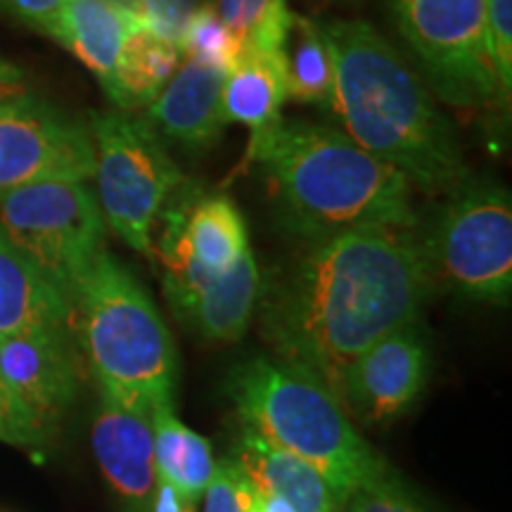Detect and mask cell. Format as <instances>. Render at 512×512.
I'll return each mask as SVG.
<instances>
[{"mask_svg": "<svg viewBox=\"0 0 512 512\" xmlns=\"http://www.w3.org/2000/svg\"><path fill=\"white\" fill-rule=\"evenodd\" d=\"M0 98H3V95H0Z\"/></svg>", "mask_w": 512, "mask_h": 512, "instance_id": "836d02e7", "label": "cell"}, {"mask_svg": "<svg viewBox=\"0 0 512 512\" xmlns=\"http://www.w3.org/2000/svg\"><path fill=\"white\" fill-rule=\"evenodd\" d=\"M138 27L143 19L119 0H64L60 43L107 88L126 38Z\"/></svg>", "mask_w": 512, "mask_h": 512, "instance_id": "d6986e66", "label": "cell"}, {"mask_svg": "<svg viewBox=\"0 0 512 512\" xmlns=\"http://www.w3.org/2000/svg\"><path fill=\"white\" fill-rule=\"evenodd\" d=\"M287 100L283 53H240L223 83V117L266 131L278 124Z\"/></svg>", "mask_w": 512, "mask_h": 512, "instance_id": "44dd1931", "label": "cell"}, {"mask_svg": "<svg viewBox=\"0 0 512 512\" xmlns=\"http://www.w3.org/2000/svg\"><path fill=\"white\" fill-rule=\"evenodd\" d=\"M406 230H358L311 242L261 283V332L275 356L316 375L342 401L344 375L389 332L418 323L432 290Z\"/></svg>", "mask_w": 512, "mask_h": 512, "instance_id": "6da1fadb", "label": "cell"}, {"mask_svg": "<svg viewBox=\"0 0 512 512\" xmlns=\"http://www.w3.org/2000/svg\"><path fill=\"white\" fill-rule=\"evenodd\" d=\"M181 60L183 53L176 41L143 24L126 38L121 48L114 76L105 88L107 98L121 112L143 110L164 91Z\"/></svg>", "mask_w": 512, "mask_h": 512, "instance_id": "ffe728a7", "label": "cell"}, {"mask_svg": "<svg viewBox=\"0 0 512 512\" xmlns=\"http://www.w3.org/2000/svg\"><path fill=\"white\" fill-rule=\"evenodd\" d=\"M347 503L349 512H422L401 489L358 491Z\"/></svg>", "mask_w": 512, "mask_h": 512, "instance_id": "f546056e", "label": "cell"}, {"mask_svg": "<svg viewBox=\"0 0 512 512\" xmlns=\"http://www.w3.org/2000/svg\"><path fill=\"white\" fill-rule=\"evenodd\" d=\"M320 29L335 67L330 110L347 136L427 192L465 183L456 131L399 50L361 19H335Z\"/></svg>", "mask_w": 512, "mask_h": 512, "instance_id": "7a4b0ae2", "label": "cell"}, {"mask_svg": "<svg viewBox=\"0 0 512 512\" xmlns=\"http://www.w3.org/2000/svg\"><path fill=\"white\" fill-rule=\"evenodd\" d=\"M150 512H195L192 503L178 494V491L164 479H157L155 496H152V508Z\"/></svg>", "mask_w": 512, "mask_h": 512, "instance_id": "4dcf8cb0", "label": "cell"}, {"mask_svg": "<svg viewBox=\"0 0 512 512\" xmlns=\"http://www.w3.org/2000/svg\"><path fill=\"white\" fill-rule=\"evenodd\" d=\"M214 8L240 53H283L294 17L287 0H216Z\"/></svg>", "mask_w": 512, "mask_h": 512, "instance_id": "cb8c5ba5", "label": "cell"}, {"mask_svg": "<svg viewBox=\"0 0 512 512\" xmlns=\"http://www.w3.org/2000/svg\"><path fill=\"white\" fill-rule=\"evenodd\" d=\"M434 93L463 110L503 105L491 62L486 0H389Z\"/></svg>", "mask_w": 512, "mask_h": 512, "instance_id": "9c48e42d", "label": "cell"}, {"mask_svg": "<svg viewBox=\"0 0 512 512\" xmlns=\"http://www.w3.org/2000/svg\"><path fill=\"white\" fill-rule=\"evenodd\" d=\"M230 456L238 460L261 494L283 496L297 512H337L344 505L335 486L318 467L268 444L249 427H242Z\"/></svg>", "mask_w": 512, "mask_h": 512, "instance_id": "e0dca14e", "label": "cell"}, {"mask_svg": "<svg viewBox=\"0 0 512 512\" xmlns=\"http://www.w3.org/2000/svg\"><path fill=\"white\" fill-rule=\"evenodd\" d=\"M0 233L38 266L64 297L105 252V216L76 181H43L0 192Z\"/></svg>", "mask_w": 512, "mask_h": 512, "instance_id": "ba28073f", "label": "cell"}, {"mask_svg": "<svg viewBox=\"0 0 512 512\" xmlns=\"http://www.w3.org/2000/svg\"><path fill=\"white\" fill-rule=\"evenodd\" d=\"M152 437L157 479L169 482L188 503L200 501L216 467L209 441L176 418L174 401L152 408Z\"/></svg>", "mask_w": 512, "mask_h": 512, "instance_id": "7402d4cb", "label": "cell"}, {"mask_svg": "<svg viewBox=\"0 0 512 512\" xmlns=\"http://www.w3.org/2000/svg\"><path fill=\"white\" fill-rule=\"evenodd\" d=\"M0 382H3V380H0Z\"/></svg>", "mask_w": 512, "mask_h": 512, "instance_id": "e575fe53", "label": "cell"}, {"mask_svg": "<svg viewBox=\"0 0 512 512\" xmlns=\"http://www.w3.org/2000/svg\"><path fill=\"white\" fill-rule=\"evenodd\" d=\"M183 57L211 64L228 72L240 55V46L230 34L214 3H200L178 38Z\"/></svg>", "mask_w": 512, "mask_h": 512, "instance_id": "d4e9b609", "label": "cell"}, {"mask_svg": "<svg viewBox=\"0 0 512 512\" xmlns=\"http://www.w3.org/2000/svg\"><path fill=\"white\" fill-rule=\"evenodd\" d=\"M64 0H0V12L60 41Z\"/></svg>", "mask_w": 512, "mask_h": 512, "instance_id": "f1b7e54d", "label": "cell"}, {"mask_svg": "<svg viewBox=\"0 0 512 512\" xmlns=\"http://www.w3.org/2000/svg\"><path fill=\"white\" fill-rule=\"evenodd\" d=\"M67 297L0 233V339L36 330H67Z\"/></svg>", "mask_w": 512, "mask_h": 512, "instance_id": "ac0fdd59", "label": "cell"}, {"mask_svg": "<svg viewBox=\"0 0 512 512\" xmlns=\"http://www.w3.org/2000/svg\"><path fill=\"white\" fill-rule=\"evenodd\" d=\"M226 392L242 427L318 467L344 503L358 491L401 489L335 394L297 363L254 356L228 375Z\"/></svg>", "mask_w": 512, "mask_h": 512, "instance_id": "277c9868", "label": "cell"}, {"mask_svg": "<svg viewBox=\"0 0 512 512\" xmlns=\"http://www.w3.org/2000/svg\"><path fill=\"white\" fill-rule=\"evenodd\" d=\"M287 98L320 105L330 110L335 91V67L325 41L323 29L316 19L294 15L283 46Z\"/></svg>", "mask_w": 512, "mask_h": 512, "instance_id": "603a6c76", "label": "cell"}, {"mask_svg": "<svg viewBox=\"0 0 512 512\" xmlns=\"http://www.w3.org/2000/svg\"><path fill=\"white\" fill-rule=\"evenodd\" d=\"M100 211L128 247L152 259V230L183 174L150 126L126 112H93Z\"/></svg>", "mask_w": 512, "mask_h": 512, "instance_id": "52a82bcc", "label": "cell"}, {"mask_svg": "<svg viewBox=\"0 0 512 512\" xmlns=\"http://www.w3.org/2000/svg\"><path fill=\"white\" fill-rule=\"evenodd\" d=\"M91 441L114 494L131 512H150L157 489L152 413L100 394Z\"/></svg>", "mask_w": 512, "mask_h": 512, "instance_id": "9a60e30c", "label": "cell"}, {"mask_svg": "<svg viewBox=\"0 0 512 512\" xmlns=\"http://www.w3.org/2000/svg\"><path fill=\"white\" fill-rule=\"evenodd\" d=\"M69 306L100 394L150 413L174 401V337L150 294L107 249L74 287Z\"/></svg>", "mask_w": 512, "mask_h": 512, "instance_id": "5b68a950", "label": "cell"}, {"mask_svg": "<svg viewBox=\"0 0 512 512\" xmlns=\"http://www.w3.org/2000/svg\"><path fill=\"white\" fill-rule=\"evenodd\" d=\"M427 380V349L418 323L377 339L344 375L342 403L366 422L399 418L418 399Z\"/></svg>", "mask_w": 512, "mask_h": 512, "instance_id": "5bb4252c", "label": "cell"}, {"mask_svg": "<svg viewBox=\"0 0 512 512\" xmlns=\"http://www.w3.org/2000/svg\"><path fill=\"white\" fill-rule=\"evenodd\" d=\"M143 19L145 27L178 43L200 0H119Z\"/></svg>", "mask_w": 512, "mask_h": 512, "instance_id": "83f0119b", "label": "cell"}, {"mask_svg": "<svg viewBox=\"0 0 512 512\" xmlns=\"http://www.w3.org/2000/svg\"><path fill=\"white\" fill-rule=\"evenodd\" d=\"M164 233L159 240L162 264H190L221 275L238 264L249 249L247 223L226 195H202L185 181L171 192L159 211Z\"/></svg>", "mask_w": 512, "mask_h": 512, "instance_id": "7c38bea8", "label": "cell"}, {"mask_svg": "<svg viewBox=\"0 0 512 512\" xmlns=\"http://www.w3.org/2000/svg\"><path fill=\"white\" fill-rule=\"evenodd\" d=\"M164 292L176 318L207 342H238L252 325L261 297L259 264L252 249L221 275L190 264H162Z\"/></svg>", "mask_w": 512, "mask_h": 512, "instance_id": "8fae6325", "label": "cell"}, {"mask_svg": "<svg viewBox=\"0 0 512 512\" xmlns=\"http://www.w3.org/2000/svg\"><path fill=\"white\" fill-rule=\"evenodd\" d=\"M432 283L460 297L505 304L512 290V202L501 185L460 183L425 245Z\"/></svg>", "mask_w": 512, "mask_h": 512, "instance_id": "8992f818", "label": "cell"}, {"mask_svg": "<svg viewBox=\"0 0 512 512\" xmlns=\"http://www.w3.org/2000/svg\"><path fill=\"white\" fill-rule=\"evenodd\" d=\"M202 512H249L256 498V486L249 482L233 456L216 460L214 475L204 489Z\"/></svg>", "mask_w": 512, "mask_h": 512, "instance_id": "484cf974", "label": "cell"}, {"mask_svg": "<svg viewBox=\"0 0 512 512\" xmlns=\"http://www.w3.org/2000/svg\"><path fill=\"white\" fill-rule=\"evenodd\" d=\"M486 34L503 98L512 88V0H486Z\"/></svg>", "mask_w": 512, "mask_h": 512, "instance_id": "4316f807", "label": "cell"}, {"mask_svg": "<svg viewBox=\"0 0 512 512\" xmlns=\"http://www.w3.org/2000/svg\"><path fill=\"white\" fill-rule=\"evenodd\" d=\"M226 74L219 67L185 57L140 119L157 138H166L192 152L209 150L219 143L228 126L223 117Z\"/></svg>", "mask_w": 512, "mask_h": 512, "instance_id": "2e32d148", "label": "cell"}, {"mask_svg": "<svg viewBox=\"0 0 512 512\" xmlns=\"http://www.w3.org/2000/svg\"><path fill=\"white\" fill-rule=\"evenodd\" d=\"M247 159L261 164L280 219L297 238L415 226L411 181L335 128L280 119L252 133Z\"/></svg>", "mask_w": 512, "mask_h": 512, "instance_id": "3957f363", "label": "cell"}, {"mask_svg": "<svg viewBox=\"0 0 512 512\" xmlns=\"http://www.w3.org/2000/svg\"><path fill=\"white\" fill-rule=\"evenodd\" d=\"M22 79H24L22 69L12 67V64H8V62H0V95L17 93Z\"/></svg>", "mask_w": 512, "mask_h": 512, "instance_id": "d6a6232c", "label": "cell"}, {"mask_svg": "<svg viewBox=\"0 0 512 512\" xmlns=\"http://www.w3.org/2000/svg\"><path fill=\"white\" fill-rule=\"evenodd\" d=\"M249 512H297V510H294L283 496L261 494V491L256 489V498H254L252 510H249Z\"/></svg>", "mask_w": 512, "mask_h": 512, "instance_id": "1f68e13d", "label": "cell"}, {"mask_svg": "<svg viewBox=\"0 0 512 512\" xmlns=\"http://www.w3.org/2000/svg\"><path fill=\"white\" fill-rule=\"evenodd\" d=\"M0 380L50 437L79 387L67 330H36L0 339Z\"/></svg>", "mask_w": 512, "mask_h": 512, "instance_id": "4fadbf2b", "label": "cell"}, {"mask_svg": "<svg viewBox=\"0 0 512 512\" xmlns=\"http://www.w3.org/2000/svg\"><path fill=\"white\" fill-rule=\"evenodd\" d=\"M95 174L91 128L29 93L0 98V192Z\"/></svg>", "mask_w": 512, "mask_h": 512, "instance_id": "30bf717a", "label": "cell"}]
</instances>
